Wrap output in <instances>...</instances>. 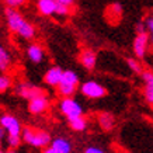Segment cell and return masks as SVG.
<instances>
[{"label":"cell","mask_w":153,"mask_h":153,"mask_svg":"<svg viewBox=\"0 0 153 153\" xmlns=\"http://www.w3.org/2000/svg\"><path fill=\"white\" fill-rule=\"evenodd\" d=\"M21 138L25 143L31 145L34 148H49L52 143V138L51 135L45 132V131H35L33 128H24L23 134H21Z\"/></svg>","instance_id":"6da1fadb"},{"label":"cell","mask_w":153,"mask_h":153,"mask_svg":"<svg viewBox=\"0 0 153 153\" xmlns=\"http://www.w3.org/2000/svg\"><path fill=\"white\" fill-rule=\"evenodd\" d=\"M59 110L63 115L68 118V121L76 120L79 117H83V107L80 105L74 98H62L59 101Z\"/></svg>","instance_id":"7a4b0ae2"},{"label":"cell","mask_w":153,"mask_h":153,"mask_svg":"<svg viewBox=\"0 0 153 153\" xmlns=\"http://www.w3.org/2000/svg\"><path fill=\"white\" fill-rule=\"evenodd\" d=\"M80 93L84 97L91 98V100H97V98H102L107 96V88L102 84L94 82V80H87L80 86Z\"/></svg>","instance_id":"3957f363"},{"label":"cell","mask_w":153,"mask_h":153,"mask_svg":"<svg viewBox=\"0 0 153 153\" xmlns=\"http://www.w3.org/2000/svg\"><path fill=\"white\" fill-rule=\"evenodd\" d=\"M0 125L3 129L7 131V135H10V136H21L24 129L20 124V121L11 114H3L0 118Z\"/></svg>","instance_id":"277c9868"},{"label":"cell","mask_w":153,"mask_h":153,"mask_svg":"<svg viewBox=\"0 0 153 153\" xmlns=\"http://www.w3.org/2000/svg\"><path fill=\"white\" fill-rule=\"evenodd\" d=\"M4 19H6V24H7L9 30L14 34L19 33L21 25L25 23V20L20 14V11H17L16 9H10V7H7L4 10Z\"/></svg>","instance_id":"5b68a950"},{"label":"cell","mask_w":153,"mask_h":153,"mask_svg":"<svg viewBox=\"0 0 153 153\" xmlns=\"http://www.w3.org/2000/svg\"><path fill=\"white\" fill-rule=\"evenodd\" d=\"M149 42H150V35H149L148 31L136 34V37L134 39V53L139 59H142L146 55V51L149 48Z\"/></svg>","instance_id":"8992f818"},{"label":"cell","mask_w":153,"mask_h":153,"mask_svg":"<svg viewBox=\"0 0 153 153\" xmlns=\"http://www.w3.org/2000/svg\"><path fill=\"white\" fill-rule=\"evenodd\" d=\"M17 93L23 98L28 100V101H31V100H34V98H37V97H41V96H45V93L42 91L41 88L35 87V86H33V84H30V83H25V82L19 84Z\"/></svg>","instance_id":"52a82bcc"},{"label":"cell","mask_w":153,"mask_h":153,"mask_svg":"<svg viewBox=\"0 0 153 153\" xmlns=\"http://www.w3.org/2000/svg\"><path fill=\"white\" fill-rule=\"evenodd\" d=\"M63 72L65 70L59 68V66H52L45 72V76H44V82L48 84V86H52V87H59L60 82H62V77H63Z\"/></svg>","instance_id":"ba28073f"},{"label":"cell","mask_w":153,"mask_h":153,"mask_svg":"<svg viewBox=\"0 0 153 153\" xmlns=\"http://www.w3.org/2000/svg\"><path fill=\"white\" fill-rule=\"evenodd\" d=\"M48 107H49V101H48L47 96H41V97H37L31 101H28V111L34 115L44 114L48 110Z\"/></svg>","instance_id":"9c48e42d"},{"label":"cell","mask_w":153,"mask_h":153,"mask_svg":"<svg viewBox=\"0 0 153 153\" xmlns=\"http://www.w3.org/2000/svg\"><path fill=\"white\" fill-rule=\"evenodd\" d=\"M140 76H142V80H143V83H145V88H143L145 98H146L148 102L153 104V72L145 70Z\"/></svg>","instance_id":"30bf717a"},{"label":"cell","mask_w":153,"mask_h":153,"mask_svg":"<svg viewBox=\"0 0 153 153\" xmlns=\"http://www.w3.org/2000/svg\"><path fill=\"white\" fill-rule=\"evenodd\" d=\"M80 63L87 70H93L97 65V55L93 49H83L80 52Z\"/></svg>","instance_id":"8fae6325"},{"label":"cell","mask_w":153,"mask_h":153,"mask_svg":"<svg viewBox=\"0 0 153 153\" xmlns=\"http://www.w3.org/2000/svg\"><path fill=\"white\" fill-rule=\"evenodd\" d=\"M56 7H58V1L56 0H38L37 1V9L42 16H53L56 14Z\"/></svg>","instance_id":"7c38bea8"},{"label":"cell","mask_w":153,"mask_h":153,"mask_svg":"<svg viewBox=\"0 0 153 153\" xmlns=\"http://www.w3.org/2000/svg\"><path fill=\"white\" fill-rule=\"evenodd\" d=\"M27 56L31 62L39 63V62H42V59H44V49H42V47L38 45V44H31V45L27 48Z\"/></svg>","instance_id":"4fadbf2b"},{"label":"cell","mask_w":153,"mask_h":153,"mask_svg":"<svg viewBox=\"0 0 153 153\" xmlns=\"http://www.w3.org/2000/svg\"><path fill=\"white\" fill-rule=\"evenodd\" d=\"M51 146L60 153H72V149H73L72 142H70L69 139H66V138H62V136L52 139Z\"/></svg>","instance_id":"5bb4252c"},{"label":"cell","mask_w":153,"mask_h":153,"mask_svg":"<svg viewBox=\"0 0 153 153\" xmlns=\"http://www.w3.org/2000/svg\"><path fill=\"white\" fill-rule=\"evenodd\" d=\"M60 84H65V86H74V87H77V86H79V76H77V73L73 72V70H65V72H63V77H62Z\"/></svg>","instance_id":"9a60e30c"},{"label":"cell","mask_w":153,"mask_h":153,"mask_svg":"<svg viewBox=\"0 0 153 153\" xmlns=\"http://www.w3.org/2000/svg\"><path fill=\"white\" fill-rule=\"evenodd\" d=\"M17 34H19L21 38H24V39H33V38L35 37V27H34L31 23L25 21V23L21 25V28L19 30Z\"/></svg>","instance_id":"2e32d148"},{"label":"cell","mask_w":153,"mask_h":153,"mask_svg":"<svg viewBox=\"0 0 153 153\" xmlns=\"http://www.w3.org/2000/svg\"><path fill=\"white\" fill-rule=\"evenodd\" d=\"M114 117L111 114H108V112H102L98 115V124L101 126L104 131H110L112 129V126H114Z\"/></svg>","instance_id":"e0dca14e"},{"label":"cell","mask_w":153,"mask_h":153,"mask_svg":"<svg viewBox=\"0 0 153 153\" xmlns=\"http://www.w3.org/2000/svg\"><path fill=\"white\" fill-rule=\"evenodd\" d=\"M11 65V59H10V53L4 47H0V70L6 73L7 69Z\"/></svg>","instance_id":"ac0fdd59"},{"label":"cell","mask_w":153,"mask_h":153,"mask_svg":"<svg viewBox=\"0 0 153 153\" xmlns=\"http://www.w3.org/2000/svg\"><path fill=\"white\" fill-rule=\"evenodd\" d=\"M69 125L70 128L76 132H82L87 128V120L84 118V117H79V118H76V120H72L69 121Z\"/></svg>","instance_id":"d6986e66"},{"label":"cell","mask_w":153,"mask_h":153,"mask_svg":"<svg viewBox=\"0 0 153 153\" xmlns=\"http://www.w3.org/2000/svg\"><path fill=\"white\" fill-rule=\"evenodd\" d=\"M76 88L77 87H74V86H65V84H60L59 87H58V91H59V94L63 98H70L74 93H76Z\"/></svg>","instance_id":"ffe728a7"},{"label":"cell","mask_w":153,"mask_h":153,"mask_svg":"<svg viewBox=\"0 0 153 153\" xmlns=\"http://www.w3.org/2000/svg\"><path fill=\"white\" fill-rule=\"evenodd\" d=\"M10 87H11V77H10L9 74L3 73L0 76V91L4 93V91H7Z\"/></svg>","instance_id":"44dd1931"},{"label":"cell","mask_w":153,"mask_h":153,"mask_svg":"<svg viewBox=\"0 0 153 153\" xmlns=\"http://www.w3.org/2000/svg\"><path fill=\"white\" fill-rule=\"evenodd\" d=\"M126 63H128V66L131 68V70H132V72H135V73L142 74V73L145 72V70L142 69L140 63L138 62V60H135L134 58H128V59H126Z\"/></svg>","instance_id":"7402d4cb"},{"label":"cell","mask_w":153,"mask_h":153,"mask_svg":"<svg viewBox=\"0 0 153 153\" xmlns=\"http://www.w3.org/2000/svg\"><path fill=\"white\" fill-rule=\"evenodd\" d=\"M21 140H23L21 136H10V135H7V145L11 149H16L17 146H20Z\"/></svg>","instance_id":"603a6c76"},{"label":"cell","mask_w":153,"mask_h":153,"mask_svg":"<svg viewBox=\"0 0 153 153\" xmlns=\"http://www.w3.org/2000/svg\"><path fill=\"white\" fill-rule=\"evenodd\" d=\"M3 1L10 9H17V7H21L23 4H25L27 0H3Z\"/></svg>","instance_id":"cb8c5ba5"},{"label":"cell","mask_w":153,"mask_h":153,"mask_svg":"<svg viewBox=\"0 0 153 153\" xmlns=\"http://www.w3.org/2000/svg\"><path fill=\"white\" fill-rule=\"evenodd\" d=\"M145 25H146V30L149 31V35H150V42L153 44V16H149L146 19Z\"/></svg>","instance_id":"d4e9b609"},{"label":"cell","mask_w":153,"mask_h":153,"mask_svg":"<svg viewBox=\"0 0 153 153\" xmlns=\"http://www.w3.org/2000/svg\"><path fill=\"white\" fill-rule=\"evenodd\" d=\"M69 7L65 4H59L58 3V7H56V16H60V17H65V16H68L69 14Z\"/></svg>","instance_id":"484cf974"},{"label":"cell","mask_w":153,"mask_h":153,"mask_svg":"<svg viewBox=\"0 0 153 153\" xmlns=\"http://www.w3.org/2000/svg\"><path fill=\"white\" fill-rule=\"evenodd\" d=\"M84 153H105V152L101 148H98V146H87L84 149Z\"/></svg>","instance_id":"4316f807"},{"label":"cell","mask_w":153,"mask_h":153,"mask_svg":"<svg viewBox=\"0 0 153 153\" xmlns=\"http://www.w3.org/2000/svg\"><path fill=\"white\" fill-rule=\"evenodd\" d=\"M56 1H58L59 4H65V6H68V7L74 3V0H56Z\"/></svg>","instance_id":"83f0119b"},{"label":"cell","mask_w":153,"mask_h":153,"mask_svg":"<svg viewBox=\"0 0 153 153\" xmlns=\"http://www.w3.org/2000/svg\"><path fill=\"white\" fill-rule=\"evenodd\" d=\"M42 153H60V152H58L56 149H53L52 146H49V148L44 149V152H42Z\"/></svg>","instance_id":"f1b7e54d"},{"label":"cell","mask_w":153,"mask_h":153,"mask_svg":"<svg viewBox=\"0 0 153 153\" xmlns=\"http://www.w3.org/2000/svg\"><path fill=\"white\" fill-rule=\"evenodd\" d=\"M6 153H17L16 150H9V152H6Z\"/></svg>","instance_id":"f546056e"},{"label":"cell","mask_w":153,"mask_h":153,"mask_svg":"<svg viewBox=\"0 0 153 153\" xmlns=\"http://www.w3.org/2000/svg\"><path fill=\"white\" fill-rule=\"evenodd\" d=\"M0 153H6V152H3V150H0Z\"/></svg>","instance_id":"4dcf8cb0"}]
</instances>
